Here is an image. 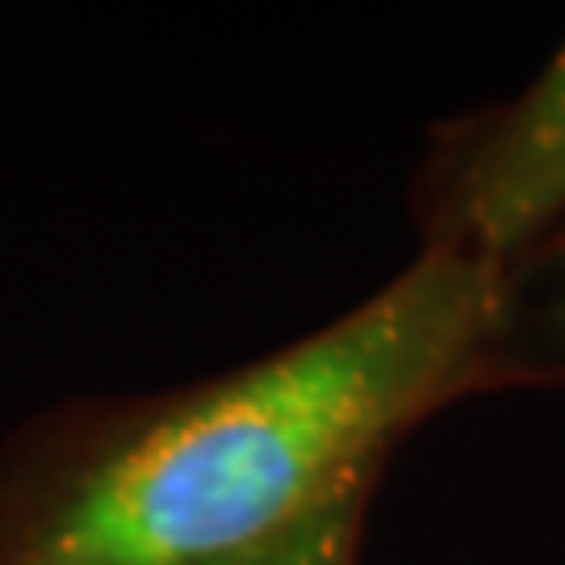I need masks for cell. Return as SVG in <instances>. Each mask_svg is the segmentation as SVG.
Returning <instances> with one entry per match:
<instances>
[{"instance_id":"6da1fadb","label":"cell","mask_w":565,"mask_h":565,"mask_svg":"<svg viewBox=\"0 0 565 565\" xmlns=\"http://www.w3.org/2000/svg\"><path fill=\"white\" fill-rule=\"evenodd\" d=\"M503 264L427 247L335 323L193 390L46 436L0 511V565H223L348 490L482 373Z\"/></svg>"},{"instance_id":"7a4b0ae2","label":"cell","mask_w":565,"mask_h":565,"mask_svg":"<svg viewBox=\"0 0 565 565\" xmlns=\"http://www.w3.org/2000/svg\"><path fill=\"white\" fill-rule=\"evenodd\" d=\"M565 226V42L473 139L440 156L427 247L515 264Z\"/></svg>"},{"instance_id":"3957f363","label":"cell","mask_w":565,"mask_h":565,"mask_svg":"<svg viewBox=\"0 0 565 565\" xmlns=\"http://www.w3.org/2000/svg\"><path fill=\"white\" fill-rule=\"evenodd\" d=\"M527 256L536 260L524 277H511L503 268V302L486 361L520 352L532 369L565 377V226Z\"/></svg>"},{"instance_id":"277c9868","label":"cell","mask_w":565,"mask_h":565,"mask_svg":"<svg viewBox=\"0 0 565 565\" xmlns=\"http://www.w3.org/2000/svg\"><path fill=\"white\" fill-rule=\"evenodd\" d=\"M369 494H373V486L348 490L327 507H319L315 515H306L302 524L281 532L277 541L223 565H356Z\"/></svg>"}]
</instances>
